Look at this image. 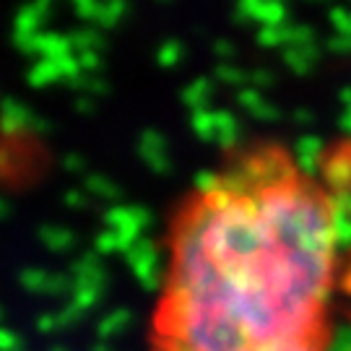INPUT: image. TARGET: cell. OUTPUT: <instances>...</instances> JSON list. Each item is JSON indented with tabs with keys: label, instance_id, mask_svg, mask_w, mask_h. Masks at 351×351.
Listing matches in <instances>:
<instances>
[{
	"label": "cell",
	"instance_id": "6da1fadb",
	"mask_svg": "<svg viewBox=\"0 0 351 351\" xmlns=\"http://www.w3.org/2000/svg\"><path fill=\"white\" fill-rule=\"evenodd\" d=\"M339 265L333 190L287 143H242L169 216L151 351H328Z\"/></svg>",
	"mask_w": 351,
	"mask_h": 351
},
{
	"label": "cell",
	"instance_id": "7a4b0ae2",
	"mask_svg": "<svg viewBox=\"0 0 351 351\" xmlns=\"http://www.w3.org/2000/svg\"><path fill=\"white\" fill-rule=\"evenodd\" d=\"M287 351H326V349H287Z\"/></svg>",
	"mask_w": 351,
	"mask_h": 351
}]
</instances>
